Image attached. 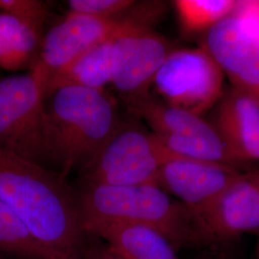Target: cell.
<instances>
[{
  "label": "cell",
  "instance_id": "obj_1",
  "mask_svg": "<svg viewBox=\"0 0 259 259\" xmlns=\"http://www.w3.org/2000/svg\"><path fill=\"white\" fill-rule=\"evenodd\" d=\"M0 201L51 259H76L88 240L75 190L65 178L0 147Z\"/></svg>",
  "mask_w": 259,
  "mask_h": 259
},
{
  "label": "cell",
  "instance_id": "obj_2",
  "mask_svg": "<svg viewBox=\"0 0 259 259\" xmlns=\"http://www.w3.org/2000/svg\"><path fill=\"white\" fill-rule=\"evenodd\" d=\"M83 232L110 224H131L153 229L177 251L215 242L200 216L155 185H83L75 190Z\"/></svg>",
  "mask_w": 259,
  "mask_h": 259
},
{
  "label": "cell",
  "instance_id": "obj_3",
  "mask_svg": "<svg viewBox=\"0 0 259 259\" xmlns=\"http://www.w3.org/2000/svg\"><path fill=\"white\" fill-rule=\"evenodd\" d=\"M104 91L64 87L45 98L44 142L47 169L65 178L82 170L120 125Z\"/></svg>",
  "mask_w": 259,
  "mask_h": 259
},
{
  "label": "cell",
  "instance_id": "obj_4",
  "mask_svg": "<svg viewBox=\"0 0 259 259\" xmlns=\"http://www.w3.org/2000/svg\"><path fill=\"white\" fill-rule=\"evenodd\" d=\"M179 157L154 133L120 123L81 171L83 185H157L160 168Z\"/></svg>",
  "mask_w": 259,
  "mask_h": 259
},
{
  "label": "cell",
  "instance_id": "obj_5",
  "mask_svg": "<svg viewBox=\"0 0 259 259\" xmlns=\"http://www.w3.org/2000/svg\"><path fill=\"white\" fill-rule=\"evenodd\" d=\"M153 5L134 11L113 41L111 83L126 98L149 93V87L172 51L166 39L151 28L158 15V5L152 8Z\"/></svg>",
  "mask_w": 259,
  "mask_h": 259
},
{
  "label": "cell",
  "instance_id": "obj_6",
  "mask_svg": "<svg viewBox=\"0 0 259 259\" xmlns=\"http://www.w3.org/2000/svg\"><path fill=\"white\" fill-rule=\"evenodd\" d=\"M45 87L32 71L0 80V147L46 167Z\"/></svg>",
  "mask_w": 259,
  "mask_h": 259
},
{
  "label": "cell",
  "instance_id": "obj_7",
  "mask_svg": "<svg viewBox=\"0 0 259 259\" xmlns=\"http://www.w3.org/2000/svg\"><path fill=\"white\" fill-rule=\"evenodd\" d=\"M153 83L164 103L202 116L222 98L224 72L205 47L173 50Z\"/></svg>",
  "mask_w": 259,
  "mask_h": 259
},
{
  "label": "cell",
  "instance_id": "obj_8",
  "mask_svg": "<svg viewBox=\"0 0 259 259\" xmlns=\"http://www.w3.org/2000/svg\"><path fill=\"white\" fill-rule=\"evenodd\" d=\"M131 16L132 12H129L120 19H109L68 13L41 40L37 63L30 71L46 89L48 80L56 72L120 31L129 22Z\"/></svg>",
  "mask_w": 259,
  "mask_h": 259
},
{
  "label": "cell",
  "instance_id": "obj_9",
  "mask_svg": "<svg viewBox=\"0 0 259 259\" xmlns=\"http://www.w3.org/2000/svg\"><path fill=\"white\" fill-rule=\"evenodd\" d=\"M206 50L234 88L259 94V26L232 13L208 30Z\"/></svg>",
  "mask_w": 259,
  "mask_h": 259
},
{
  "label": "cell",
  "instance_id": "obj_10",
  "mask_svg": "<svg viewBox=\"0 0 259 259\" xmlns=\"http://www.w3.org/2000/svg\"><path fill=\"white\" fill-rule=\"evenodd\" d=\"M241 173L231 164L179 158L160 168L157 185L198 214Z\"/></svg>",
  "mask_w": 259,
  "mask_h": 259
},
{
  "label": "cell",
  "instance_id": "obj_11",
  "mask_svg": "<svg viewBox=\"0 0 259 259\" xmlns=\"http://www.w3.org/2000/svg\"><path fill=\"white\" fill-rule=\"evenodd\" d=\"M214 242L259 230V169L242 172L198 213Z\"/></svg>",
  "mask_w": 259,
  "mask_h": 259
},
{
  "label": "cell",
  "instance_id": "obj_12",
  "mask_svg": "<svg viewBox=\"0 0 259 259\" xmlns=\"http://www.w3.org/2000/svg\"><path fill=\"white\" fill-rule=\"evenodd\" d=\"M211 125L235 161H259V94L233 88L217 103Z\"/></svg>",
  "mask_w": 259,
  "mask_h": 259
},
{
  "label": "cell",
  "instance_id": "obj_13",
  "mask_svg": "<svg viewBox=\"0 0 259 259\" xmlns=\"http://www.w3.org/2000/svg\"><path fill=\"white\" fill-rule=\"evenodd\" d=\"M126 104L158 136L221 140L211 123L202 116L159 102L149 93L126 98Z\"/></svg>",
  "mask_w": 259,
  "mask_h": 259
},
{
  "label": "cell",
  "instance_id": "obj_14",
  "mask_svg": "<svg viewBox=\"0 0 259 259\" xmlns=\"http://www.w3.org/2000/svg\"><path fill=\"white\" fill-rule=\"evenodd\" d=\"M104 241L125 259H181L173 245L157 231L144 226L110 224L87 232Z\"/></svg>",
  "mask_w": 259,
  "mask_h": 259
},
{
  "label": "cell",
  "instance_id": "obj_15",
  "mask_svg": "<svg viewBox=\"0 0 259 259\" xmlns=\"http://www.w3.org/2000/svg\"><path fill=\"white\" fill-rule=\"evenodd\" d=\"M133 14L134 12L132 13V17ZM120 31L89 49L63 69L56 72L47 83L45 89V98L55 92L56 90L64 87H82L103 91L104 87L111 83L113 41Z\"/></svg>",
  "mask_w": 259,
  "mask_h": 259
},
{
  "label": "cell",
  "instance_id": "obj_16",
  "mask_svg": "<svg viewBox=\"0 0 259 259\" xmlns=\"http://www.w3.org/2000/svg\"><path fill=\"white\" fill-rule=\"evenodd\" d=\"M41 46L35 30L9 14L0 13V68L19 71L33 68Z\"/></svg>",
  "mask_w": 259,
  "mask_h": 259
},
{
  "label": "cell",
  "instance_id": "obj_17",
  "mask_svg": "<svg viewBox=\"0 0 259 259\" xmlns=\"http://www.w3.org/2000/svg\"><path fill=\"white\" fill-rule=\"evenodd\" d=\"M0 259H51L25 224L1 201Z\"/></svg>",
  "mask_w": 259,
  "mask_h": 259
},
{
  "label": "cell",
  "instance_id": "obj_18",
  "mask_svg": "<svg viewBox=\"0 0 259 259\" xmlns=\"http://www.w3.org/2000/svg\"><path fill=\"white\" fill-rule=\"evenodd\" d=\"M237 1L233 0H177L175 7L182 26L188 32L210 29L231 15Z\"/></svg>",
  "mask_w": 259,
  "mask_h": 259
},
{
  "label": "cell",
  "instance_id": "obj_19",
  "mask_svg": "<svg viewBox=\"0 0 259 259\" xmlns=\"http://www.w3.org/2000/svg\"><path fill=\"white\" fill-rule=\"evenodd\" d=\"M157 136L167 148L170 149L182 158L205 162L226 163L238 167V163L226 148L222 140Z\"/></svg>",
  "mask_w": 259,
  "mask_h": 259
},
{
  "label": "cell",
  "instance_id": "obj_20",
  "mask_svg": "<svg viewBox=\"0 0 259 259\" xmlns=\"http://www.w3.org/2000/svg\"><path fill=\"white\" fill-rule=\"evenodd\" d=\"M69 13L100 19H120L136 5L131 0H69Z\"/></svg>",
  "mask_w": 259,
  "mask_h": 259
},
{
  "label": "cell",
  "instance_id": "obj_21",
  "mask_svg": "<svg viewBox=\"0 0 259 259\" xmlns=\"http://www.w3.org/2000/svg\"><path fill=\"white\" fill-rule=\"evenodd\" d=\"M0 11L20 19L37 34L47 19V10L41 1L37 0H0ZM41 36V35H40Z\"/></svg>",
  "mask_w": 259,
  "mask_h": 259
},
{
  "label": "cell",
  "instance_id": "obj_22",
  "mask_svg": "<svg viewBox=\"0 0 259 259\" xmlns=\"http://www.w3.org/2000/svg\"><path fill=\"white\" fill-rule=\"evenodd\" d=\"M76 259H125L117 254L115 251L100 238L88 234V240L82 252Z\"/></svg>",
  "mask_w": 259,
  "mask_h": 259
},
{
  "label": "cell",
  "instance_id": "obj_23",
  "mask_svg": "<svg viewBox=\"0 0 259 259\" xmlns=\"http://www.w3.org/2000/svg\"><path fill=\"white\" fill-rule=\"evenodd\" d=\"M243 19H248L259 26V1L247 0L237 1L236 6L232 12Z\"/></svg>",
  "mask_w": 259,
  "mask_h": 259
}]
</instances>
